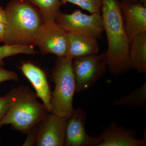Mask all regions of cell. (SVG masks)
<instances>
[{"label": "cell", "instance_id": "obj_1", "mask_svg": "<svg viewBox=\"0 0 146 146\" xmlns=\"http://www.w3.org/2000/svg\"><path fill=\"white\" fill-rule=\"evenodd\" d=\"M101 14L107 39V68L111 75L119 76L131 69L130 42L124 26L120 1L102 0Z\"/></svg>", "mask_w": 146, "mask_h": 146}, {"label": "cell", "instance_id": "obj_2", "mask_svg": "<svg viewBox=\"0 0 146 146\" xmlns=\"http://www.w3.org/2000/svg\"><path fill=\"white\" fill-rule=\"evenodd\" d=\"M5 10L4 44L35 46V40L44 22L38 9L27 0H11Z\"/></svg>", "mask_w": 146, "mask_h": 146}, {"label": "cell", "instance_id": "obj_3", "mask_svg": "<svg viewBox=\"0 0 146 146\" xmlns=\"http://www.w3.org/2000/svg\"><path fill=\"white\" fill-rule=\"evenodd\" d=\"M5 96L9 106L0 121V128L4 125H10L21 133H27L49 113L28 86L14 88Z\"/></svg>", "mask_w": 146, "mask_h": 146}, {"label": "cell", "instance_id": "obj_4", "mask_svg": "<svg viewBox=\"0 0 146 146\" xmlns=\"http://www.w3.org/2000/svg\"><path fill=\"white\" fill-rule=\"evenodd\" d=\"M72 61L66 57H57L51 75L55 85L51 94V113L67 119L74 110L76 84Z\"/></svg>", "mask_w": 146, "mask_h": 146}, {"label": "cell", "instance_id": "obj_5", "mask_svg": "<svg viewBox=\"0 0 146 146\" xmlns=\"http://www.w3.org/2000/svg\"><path fill=\"white\" fill-rule=\"evenodd\" d=\"M55 21L67 34H76L100 40L104 33L101 13L85 14L79 9L72 13L60 11Z\"/></svg>", "mask_w": 146, "mask_h": 146}, {"label": "cell", "instance_id": "obj_6", "mask_svg": "<svg viewBox=\"0 0 146 146\" xmlns=\"http://www.w3.org/2000/svg\"><path fill=\"white\" fill-rule=\"evenodd\" d=\"M75 80V93L91 88L101 78L107 68L106 53L76 58L72 61Z\"/></svg>", "mask_w": 146, "mask_h": 146}, {"label": "cell", "instance_id": "obj_7", "mask_svg": "<svg viewBox=\"0 0 146 146\" xmlns=\"http://www.w3.org/2000/svg\"><path fill=\"white\" fill-rule=\"evenodd\" d=\"M67 33L55 20L44 21L38 32L35 46L43 55L52 54L57 57L65 56Z\"/></svg>", "mask_w": 146, "mask_h": 146}, {"label": "cell", "instance_id": "obj_8", "mask_svg": "<svg viewBox=\"0 0 146 146\" xmlns=\"http://www.w3.org/2000/svg\"><path fill=\"white\" fill-rule=\"evenodd\" d=\"M67 119L48 113L38 124L35 145L65 146Z\"/></svg>", "mask_w": 146, "mask_h": 146}, {"label": "cell", "instance_id": "obj_9", "mask_svg": "<svg viewBox=\"0 0 146 146\" xmlns=\"http://www.w3.org/2000/svg\"><path fill=\"white\" fill-rule=\"evenodd\" d=\"M87 114L80 108L74 109L67 119L65 146H98V136H89L85 130Z\"/></svg>", "mask_w": 146, "mask_h": 146}, {"label": "cell", "instance_id": "obj_10", "mask_svg": "<svg viewBox=\"0 0 146 146\" xmlns=\"http://www.w3.org/2000/svg\"><path fill=\"white\" fill-rule=\"evenodd\" d=\"M20 69L23 74L31 83L36 96L42 100L47 111L51 113L52 91L45 72L31 62L22 63Z\"/></svg>", "mask_w": 146, "mask_h": 146}, {"label": "cell", "instance_id": "obj_11", "mask_svg": "<svg viewBox=\"0 0 146 146\" xmlns=\"http://www.w3.org/2000/svg\"><path fill=\"white\" fill-rule=\"evenodd\" d=\"M124 26L129 42L136 35L146 31V7L141 2H120Z\"/></svg>", "mask_w": 146, "mask_h": 146}, {"label": "cell", "instance_id": "obj_12", "mask_svg": "<svg viewBox=\"0 0 146 146\" xmlns=\"http://www.w3.org/2000/svg\"><path fill=\"white\" fill-rule=\"evenodd\" d=\"M98 146H145L146 137L139 139L135 132L112 123L98 136Z\"/></svg>", "mask_w": 146, "mask_h": 146}, {"label": "cell", "instance_id": "obj_13", "mask_svg": "<svg viewBox=\"0 0 146 146\" xmlns=\"http://www.w3.org/2000/svg\"><path fill=\"white\" fill-rule=\"evenodd\" d=\"M100 51L98 40L92 37L76 34H67L65 57L73 60L76 58L97 54Z\"/></svg>", "mask_w": 146, "mask_h": 146}, {"label": "cell", "instance_id": "obj_14", "mask_svg": "<svg viewBox=\"0 0 146 146\" xmlns=\"http://www.w3.org/2000/svg\"><path fill=\"white\" fill-rule=\"evenodd\" d=\"M129 56L131 68L141 74L146 72V31L136 35L131 39Z\"/></svg>", "mask_w": 146, "mask_h": 146}, {"label": "cell", "instance_id": "obj_15", "mask_svg": "<svg viewBox=\"0 0 146 146\" xmlns=\"http://www.w3.org/2000/svg\"><path fill=\"white\" fill-rule=\"evenodd\" d=\"M146 102V82L130 94L119 99L115 100L114 106H125L131 109L144 106Z\"/></svg>", "mask_w": 146, "mask_h": 146}, {"label": "cell", "instance_id": "obj_16", "mask_svg": "<svg viewBox=\"0 0 146 146\" xmlns=\"http://www.w3.org/2000/svg\"><path fill=\"white\" fill-rule=\"evenodd\" d=\"M38 9L44 21L55 20L60 11L61 0H27Z\"/></svg>", "mask_w": 146, "mask_h": 146}, {"label": "cell", "instance_id": "obj_17", "mask_svg": "<svg viewBox=\"0 0 146 146\" xmlns=\"http://www.w3.org/2000/svg\"><path fill=\"white\" fill-rule=\"evenodd\" d=\"M39 52L34 46L25 45L4 44L0 46V65H3L5 58L16 55H35Z\"/></svg>", "mask_w": 146, "mask_h": 146}, {"label": "cell", "instance_id": "obj_18", "mask_svg": "<svg viewBox=\"0 0 146 146\" xmlns=\"http://www.w3.org/2000/svg\"><path fill=\"white\" fill-rule=\"evenodd\" d=\"M102 0H61V4L70 3L90 13H101Z\"/></svg>", "mask_w": 146, "mask_h": 146}, {"label": "cell", "instance_id": "obj_19", "mask_svg": "<svg viewBox=\"0 0 146 146\" xmlns=\"http://www.w3.org/2000/svg\"><path fill=\"white\" fill-rule=\"evenodd\" d=\"M18 74L13 71L9 70L0 65V83L8 81H17Z\"/></svg>", "mask_w": 146, "mask_h": 146}, {"label": "cell", "instance_id": "obj_20", "mask_svg": "<svg viewBox=\"0 0 146 146\" xmlns=\"http://www.w3.org/2000/svg\"><path fill=\"white\" fill-rule=\"evenodd\" d=\"M38 125L35 126L34 127H33L27 133V136L25 141L23 144V146H31L35 145Z\"/></svg>", "mask_w": 146, "mask_h": 146}, {"label": "cell", "instance_id": "obj_21", "mask_svg": "<svg viewBox=\"0 0 146 146\" xmlns=\"http://www.w3.org/2000/svg\"><path fill=\"white\" fill-rule=\"evenodd\" d=\"M6 24L7 18L5 10V9L0 6V42H3V41Z\"/></svg>", "mask_w": 146, "mask_h": 146}, {"label": "cell", "instance_id": "obj_22", "mask_svg": "<svg viewBox=\"0 0 146 146\" xmlns=\"http://www.w3.org/2000/svg\"><path fill=\"white\" fill-rule=\"evenodd\" d=\"M9 102L7 97L0 96V121L8 110Z\"/></svg>", "mask_w": 146, "mask_h": 146}, {"label": "cell", "instance_id": "obj_23", "mask_svg": "<svg viewBox=\"0 0 146 146\" xmlns=\"http://www.w3.org/2000/svg\"><path fill=\"white\" fill-rule=\"evenodd\" d=\"M122 1L128 3H133L138 1V0H122Z\"/></svg>", "mask_w": 146, "mask_h": 146}, {"label": "cell", "instance_id": "obj_24", "mask_svg": "<svg viewBox=\"0 0 146 146\" xmlns=\"http://www.w3.org/2000/svg\"><path fill=\"white\" fill-rule=\"evenodd\" d=\"M141 2L146 7V0H141Z\"/></svg>", "mask_w": 146, "mask_h": 146}, {"label": "cell", "instance_id": "obj_25", "mask_svg": "<svg viewBox=\"0 0 146 146\" xmlns=\"http://www.w3.org/2000/svg\"><path fill=\"white\" fill-rule=\"evenodd\" d=\"M0 141H1V139H0Z\"/></svg>", "mask_w": 146, "mask_h": 146}]
</instances>
